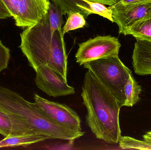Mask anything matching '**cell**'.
I'll return each instance as SVG.
<instances>
[{"mask_svg": "<svg viewBox=\"0 0 151 150\" xmlns=\"http://www.w3.org/2000/svg\"><path fill=\"white\" fill-rule=\"evenodd\" d=\"M49 139H50L49 136L43 135L26 134L13 136L4 137L3 139L1 140L0 149L19 146L26 147Z\"/></svg>", "mask_w": 151, "mask_h": 150, "instance_id": "8fae6325", "label": "cell"}, {"mask_svg": "<svg viewBox=\"0 0 151 150\" xmlns=\"http://www.w3.org/2000/svg\"><path fill=\"white\" fill-rule=\"evenodd\" d=\"M151 2V0H118L114 5H126L134 4L143 3Z\"/></svg>", "mask_w": 151, "mask_h": 150, "instance_id": "ffe728a7", "label": "cell"}, {"mask_svg": "<svg viewBox=\"0 0 151 150\" xmlns=\"http://www.w3.org/2000/svg\"><path fill=\"white\" fill-rule=\"evenodd\" d=\"M19 48L35 71L47 65L67 80V55L62 31L52 32L47 14L20 33Z\"/></svg>", "mask_w": 151, "mask_h": 150, "instance_id": "7a4b0ae2", "label": "cell"}, {"mask_svg": "<svg viewBox=\"0 0 151 150\" xmlns=\"http://www.w3.org/2000/svg\"><path fill=\"white\" fill-rule=\"evenodd\" d=\"M112 11L113 23L119 27V33L125 35L131 26L151 17V2L109 6Z\"/></svg>", "mask_w": 151, "mask_h": 150, "instance_id": "5b68a950", "label": "cell"}, {"mask_svg": "<svg viewBox=\"0 0 151 150\" xmlns=\"http://www.w3.org/2000/svg\"><path fill=\"white\" fill-rule=\"evenodd\" d=\"M83 1L86 2L89 6V8L88 10V16L93 14H97L105 18H107L113 23L112 11L109 8L106 7L104 4L88 0Z\"/></svg>", "mask_w": 151, "mask_h": 150, "instance_id": "ac0fdd59", "label": "cell"}, {"mask_svg": "<svg viewBox=\"0 0 151 150\" xmlns=\"http://www.w3.org/2000/svg\"><path fill=\"white\" fill-rule=\"evenodd\" d=\"M84 17V16L80 12L72 13L68 16L67 21L62 29L64 36L70 31L83 27L86 23Z\"/></svg>", "mask_w": 151, "mask_h": 150, "instance_id": "e0dca14e", "label": "cell"}, {"mask_svg": "<svg viewBox=\"0 0 151 150\" xmlns=\"http://www.w3.org/2000/svg\"><path fill=\"white\" fill-rule=\"evenodd\" d=\"M0 134L4 137L26 134H39L23 120L1 107Z\"/></svg>", "mask_w": 151, "mask_h": 150, "instance_id": "9c48e42d", "label": "cell"}, {"mask_svg": "<svg viewBox=\"0 0 151 150\" xmlns=\"http://www.w3.org/2000/svg\"><path fill=\"white\" fill-rule=\"evenodd\" d=\"M35 105L57 123L75 130L82 131L80 117L75 111L65 104L50 101L36 93L34 95Z\"/></svg>", "mask_w": 151, "mask_h": 150, "instance_id": "52a82bcc", "label": "cell"}, {"mask_svg": "<svg viewBox=\"0 0 151 150\" xmlns=\"http://www.w3.org/2000/svg\"><path fill=\"white\" fill-rule=\"evenodd\" d=\"M50 0H19L13 17L17 26H32L47 12Z\"/></svg>", "mask_w": 151, "mask_h": 150, "instance_id": "ba28073f", "label": "cell"}, {"mask_svg": "<svg viewBox=\"0 0 151 150\" xmlns=\"http://www.w3.org/2000/svg\"><path fill=\"white\" fill-rule=\"evenodd\" d=\"M132 60L133 68L137 75H151V42L136 38Z\"/></svg>", "mask_w": 151, "mask_h": 150, "instance_id": "30bf717a", "label": "cell"}, {"mask_svg": "<svg viewBox=\"0 0 151 150\" xmlns=\"http://www.w3.org/2000/svg\"><path fill=\"white\" fill-rule=\"evenodd\" d=\"M12 16L1 0H0V19H5Z\"/></svg>", "mask_w": 151, "mask_h": 150, "instance_id": "44dd1931", "label": "cell"}, {"mask_svg": "<svg viewBox=\"0 0 151 150\" xmlns=\"http://www.w3.org/2000/svg\"><path fill=\"white\" fill-rule=\"evenodd\" d=\"M83 68L91 70L116 98L122 107L124 106V87L132 73L119 55L86 63Z\"/></svg>", "mask_w": 151, "mask_h": 150, "instance_id": "3957f363", "label": "cell"}, {"mask_svg": "<svg viewBox=\"0 0 151 150\" xmlns=\"http://www.w3.org/2000/svg\"><path fill=\"white\" fill-rule=\"evenodd\" d=\"M128 35L151 42V17L139 21L131 26L125 35Z\"/></svg>", "mask_w": 151, "mask_h": 150, "instance_id": "5bb4252c", "label": "cell"}, {"mask_svg": "<svg viewBox=\"0 0 151 150\" xmlns=\"http://www.w3.org/2000/svg\"><path fill=\"white\" fill-rule=\"evenodd\" d=\"M142 92V87L130 75L124 87L125 101L124 106L132 107L140 100L139 95Z\"/></svg>", "mask_w": 151, "mask_h": 150, "instance_id": "4fadbf2b", "label": "cell"}, {"mask_svg": "<svg viewBox=\"0 0 151 150\" xmlns=\"http://www.w3.org/2000/svg\"><path fill=\"white\" fill-rule=\"evenodd\" d=\"M88 1L99 3L104 5H108L111 6L115 4L118 1V0H88Z\"/></svg>", "mask_w": 151, "mask_h": 150, "instance_id": "7402d4cb", "label": "cell"}, {"mask_svg": "<svg viewBox=\"0 0 151 150\" xmlns=\"http://www.w3.org/2000/svg\"><path fill=\"white\" fill-rule=\"evenodd\" d=\"M144 140L147 141L151 142V131L147 132L143 136Z\"/></svg>", "mask_w": 151, "mask_h": 150, "instance_id": "603a6c76", "label": "cell"}, {"mask_svg": "<svg viewBox=\"0 0 151 150\" xmlns=\"http://www.w3.org/2000/svg\"><path fill=\"white\" fill-rule=\"evenodd\" d=\"M119 144L122 149L151 150L150 142L137 140L130 136H122Z\"/></svg>", "mask_w": 151, "mask_h": 150, "instance_id": "2e32d148", "label": "cell"}, {"mask_svg": "<svg viewBox=\"0 0 151 150\" xmlns=\"http://www.w3.org/2000/svg\"><path fill=\"white\" fill-rule=\"evenodd\" d=\"M35 71V84L49 96L57 97L75 94V89L68 85L67 80L48 66H40Z\"/></svg>", "mask_w": 151, "mask_h": 150, "instance_id": "8992f818", "label": "cell"}, {"mask_svg": "<svg viewBox=\"0 0 151 150\" xmlns=\"http://www.w3.org/2000/svg\"><path fill=\"white\" fill-rule=\"evenodd\" d=\"M47 14L51 31H62V26L64 24L63 15L60 8L52 2H50Z\"/></svg>", "mask_w": 151, "mask_h": 150, "instance_id": "9a60e30c", "label": "cell"}, {"mask_svg": "<svg viewBox=\"0 0 151 150\" xmlns=\"http://www.w3.org/2000/svg\"><path fill=\"white\" fill-rule=\"evenodd\" d=\"M81 96L87 109L86 123L92 134L110 144L119 143L121 106L111 92L89 70L85 73Z\"/></svg>", "mask_w": 151, "mask_h": 150, "instance_id": "6da1fadb", "label": "cell"}, {"mask_svg": "<svg viewBox=\"0 0 151 150\" xmlns=\"http://www.w3.org/2000/svg\"><path fill=\"white\" fill-rule=\"evenodd\" d=\"M10 59V51L0 40V73L8 68Z\"/></svg>", "mask_w": 151, "mask_h": 150, "instance_id": "d6986e66", "label": "cell"}, {"mask_svg": "<svg viewBox=\"0 0 151 150\" xmlns=\"http://www.w3.org/2000/svg\"><path fill=\"white\" fill-rule=\"evenodd\" d=\"M121 44L116 37L99 36L79 45L75 55L80 66L102 58L119 55Z\"/></svg>", "mask_w": 151, "mask_h": 150, "instance_id": "277c9868", "label": "cell"}, {"mask_svg": "<svg viewBox=\"0 0 151 150\" xmlns=\"http://www.w3.org/2000/svg\"><path fill=\"white\" fill-rule=\"evenodd\" d=\"M59 7L63 15H70L75 12H80L85 17L88 16V4L82 0H50Z\"/></svg>", "mask_w": 151, "mask_h": 150, "instance_id": "7c38bea8", "label": "cell"}]
</instances>
